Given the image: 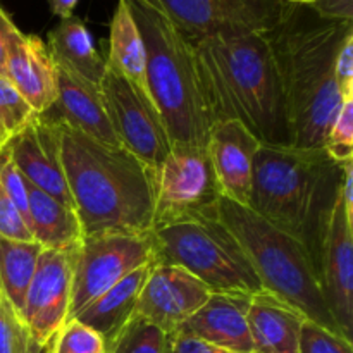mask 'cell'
Listing matches in <instances>:
<instances>
[{
	"mask_svg": "<svg viewBox=\"0 0 353 353\" xmlns=\"http://www.w3.org/2000/svg\"><path fill=\"white\" fill-rule=\"evenodd\" d=\"M353 31L352 21L321 17L309 6L293 3L268 38L288 112L292 147H324L345 100L334 81V59Z\"/></svg>",
	"mask_w": 353,
	"mask_h": 353,
	"instance_id": "cell-2",
	"label": "cell"
},
{
	"mask_svg": "<svg viewBox=\"0 0 353 353\" xmlns=\"http://www.w3.org/2000/svg\"><path fill=\"white\" fill-rule=\"evenodd\" d=\"M62 164L83 236L154 233L157 171L61 121Z\"/></svg>",
	"mask_w": 353,
	"mask_h": 353,
	"instance_id": "cell-3",
	"label": "cell"
},
{
	"mask_svg": "<svg viewBox=\"0 0 353 353\" xmlns=\"http://www.w3.org/2000/svg\"><path fill=\"white\" fill-rule=\"evenodd\" d=\"M0 183L28 226V181L10 159L7 147L0 152Z\"/></svg>",
	"mask_w": 353,
	"mask_h": 353,
	"instance_id": "cell-31",
	"label": "cell"
},
{
	"mask_svg": "<svg viewBox=\"0 0 353 353\" xmlns=\"http://www.w3.org/2000/svg\"><path fill=\"white\" fill-rule=\"evenodd\" d=\"M145 47L150 99L171 143L207 147L210 119L200 90L193 43L157 0H126Z\"/></svg>",
	"mask_w": 353,
	"mask_h": 353,
	"instance_id": "cell-5",
	"label": "cell"
},
{
	"mask_svg": "<svg viewBox=\"0 0 353 353\" xmlns=\"http://www.w3.org/2000/svg\"><path fill=\"white\" fill-rule=\"evenodd\" d=\"M110 124L123 148L154 171L171 152V138L154 103L141 99L119 74L107 69L100 81Z\"/></svg>",
	"mask_w": 353,
	"mask_h": 353,
	"instance_id": "cell-11",
	"label": "cell"
},
{
	"mask_svg": "<svg viewBox=\"0 0 353 353\" xmlns=\"http://www.w3.org/2000/svg\"><path fill=\"white\" fill-rule=\"evenodd\" d=\"M155 262L179 265L210 293H254L262 285L240 247L219 219L195 221L154 231Z\"/></svg>",
	"mask_w": 353,
	"mask_h": 353,
	"instance_id": "cell-7",
	"label": "cell"
},
{
	"mask_svg": "<svg viewBox=\"0 0 353 353\" xmlns=\"http://www.w3.org/2000/svg\"><path fill=\"white\" fill-rule=\"evenodd\" d=\"M78 2L79 0H48V6H50V10L55 16L61 17V19H65V17L72 16Z\"/></svg>",
	"mask_w": 353,
	"mask_h": 353,
	"instance_id": "cell-38",
	"label": "cell"
},
{
	"mask_svg": "<svg viewBox=\"0 0 353 353\" xmlns=\"http://www.w3.org/2000/svg\"><path fill=\"white\" fill-rule=\"evenodd\" d=\"M28 230L43 248L65 250L81 243L83 230L74 207L59 202L28 181Z\"/></svg>",
	"mask_w": 353,
	"mask_h": 353,
	"instance_id": "cell-23",
	"label": "cell"
},
{
	"mask_svg": "<svg viewBox=\"0 0 353 353\" xmlns=\"http://www.w3.org/2000/svg\"><path fill=\"white\" fill-rule=\"evenodd\" d=\"M0 236L21 241L33 240L26 223H24L23 216H21L19 210L16 209V205H14V202L10 200V196L7 195L2 183H0Z\"/></svg>",
	"mask_w": 353,
	"mask_h": 353,
	"instance_id": "cell-32",
	"label": "cell"
},
{
	"mask_svg": "<svg viewBox=\"0 0 353 353\" xmlns=\"http://www.w3.org/2000/svg\"><path fill=\"white\" fill-rule=\"evenodd\" d=\"M10 159L21 174L59 202L72 203L62 164L61 121L48 112L37 114L19 133L7 141Z\"/></svg>",
	"mask_w": 353,
	"mask_h": 353,
	"instance_id": "cell-13",
	"label": "cell"
},
{
	"mask_svg": "<svg viewBox=\"0 0 353 353\" xmlns=\"http://www.w3.org/2000/svg\"><path fill=\"white\" fill-rule=\"evenodd\" d=\"M155 262L154 233L83 236L72 281L68 321L137 269Z\"/></svg>",
	"mask_w": 353,
	"mask_h": 353,
	"instance_id": "cell-9",
	"label": "cell"
},
{
	"mask_svg": "<svg viewBox=\"0 0 353 353\" xmlns=\"http://www.w3.org/2000/svg\"><path fill=\"white\" fill-rule=\"evenodd\" d=\"M164 353H230L205 340L186 334L183 331H174L168 334Z\"/></svg>",
	"mask_w": 353,
	"mask_h": 353,
	"instance_id": "cell-34",
	"label": "cell"
},
{
	"mask_svg": "<svg viewBox=\"0 0 353 353\" xmlns=\"http://www.w3.org/2000/svg\"><path fill=\"white\" fill-rule=\"evenodd\" d=\"M210 296L200 279L179 265L155 262L141 288L134 316L171 334L188 321Z\"/></svg>",
	"mask_w": 353,
	"mask_h": 353,
	"instance_id": "cell-14",
	"label": "cell"
},
{
	"mask_svg": "<svg viewBox=\"0 0 353 353\" xmlns=\"http://www.w3.org/2000/svg\"><path fill=\"white\" fill-rule=\"evenodd\" d=\"M154 264L143 265V268L128 274L117 285L102 293L99 299L93 300L90 305L79 310L72 319L95 330L105 340L107 350H109V345L112 343L114 338L126 326L128 321L134 316L141 288H143L148 272Z\"/></svg>",
	"mask_w": 353,
	"mask_h": 353,
	"instance_id": "cell-21",
	"label": "cell"
},
{
	"mask_svg": "<svg viewBox=\"0 0 353 353\" xmlns=\"http://www.w3.org/2000/svg\"><path fill=\"white\" fill-rule=\"evenodd\" d=\"M17 324L19 321L14 316L12 309L0 295V353H14Z\"/></svg>",
	"mask_w": 353,
	"mask_h": 353,
	"instance_id": "cell-35",
	"label": "cell"
},
{
	"mask_svg": "<svg viewBox=\"0 0 353 353\" xmlns=\"http://www.w3.org/2000/svg\"><path fill=\"white\" fill-rule=\"evenodd\" d=\"M79 245L65 250L43 248L26 292L19 324L33 340L48 343L68 321Z\"/></svg>",
	"mask_w": 353,
	"mask_h": 353,
	"instance_id": "cell-12",
	"label": "cell"
},
{
	"mask_svg": "<svg viewBox=\"0 0 353 353\" xmlns=\"http://www.w3.org/2000/svg\"><path fill=\"white\" fill-rule=\"evenodd\" d=\"M7 141H9V140H7V137H6V134H3V131L0 130V152H2V148L6 147Z\"/></svg>",
	"mask_w": 353,
	"mask_h": 353,
	"instance_id": "cell-39",
	"label": "cell"
},
{
	"mask_svg": "<svg viewBox=\"0 0 353 353\" xmlns=\"http://www.w3.org/2000/svg\"><path fill=\"white\" fill-rule=\"evenodd\" d=\"M341 183L343 164L324 148L261 145L255 154L248 209L302 243L319 278Z\"/></svg>",
	"mask_w": 353,
	"mask_h": 353,
	"instance_id": "cell-4",
	"label": "cell"
},
{
	"mask_svg": "<svg viewBox=\"0 0 353 353\" xmlns=\"http://www.w3.org/2000/svg\"><path fill=\"white\" fill-rule=\"evenodd\" d=\"M192 41L214 34L269 33L290 12L288 0H157Z\"/></svg>",
	"mask_w": 353,
	"mask_h": 353,
	"instance_id": "cell-10",
	"label": "cell"
},
{
	"mask_svg": "<svg viewBox=\"0 0 353 353\" xmlns=\"http://www.w3.org/2000/svg\"><path fill=\"white\" fill-rule=\"evenodd\" d=\"M288 2H292V3H302V6H309V3H312L314 0H288Z\"/></svg>",
	"mask_w": 353,
	"mask_h": 353,
	"instance_id": "cell-40",
	"label": "cell"
},
{
	"mask_svg": "<svg viewBox=\"0 0 353 353\" xmlns=\"http://www.w3.org/2000/svg\"><path fill=\"white\" fill-rule=\"evenodd\" d=\"M299 353H353V347L345 338L324 330L312 321H305Z\"/></svg>",
	"mask_w": 353,
	"mask_h": 353,
	"instance_id": "cell-30",
	"label": "cell"
},
{
	"mask_svg": "<svg viewBox=\"0 0 353 353\" xmlns=\"http://www.w3.org/2000/svg\"><path fill=\"white\" fill-rule=\"evenodd\" d=\"M48 50L55 64L100 86L107 71L105 59L97 52L93 38L79 17H65L48 33Z\"/></svg>",
	"mask_w": 353,
	"mask_h": 353,
	"instance_id": "cell-24",
	"label": "cell"
},
{
	"mask_svg": "<svg viewBox=\"0 0 353 353\" xmlns=\"http://www.w3.org/2000/svg\"><path fill=\"white\" fill-rule=\"evenodd\" d=\"M334 81L343 100H353V31L347 34L334 59Z\"/></svg>",
	"mask_w": 353,
	"mask_h": 353,
	"instance_id": "cell-33",
	"label": "cell"
},
{
	"mask_svg": "<svg viewBox=\"0 0 353 353\" xmlns=\"http://www.w3.org/2000/svg\"><path fill=\"white\" fill-rule=\"evenodd\" d=\"M219 221L247 254L262 290L299 309L307 321L341 336L324 302L312 259L302 243L271 226L252 209L224 196L219 202Z\"/></svg>",
	"mask_w": 353,
	"mask_h": 353,
	"instance_id": "cell-6",
	"label": "cell"
},
{
	"mask_svg": "<svg viewBox=\"0 0 353 353\" xmlns=\"http://www.w3.org/2000/svg\"><path fill=\"white\" fill-rule=\"evenodd\" d=\"M6 76L37 114L48 112L54 107L57 65L40 37L14 31L7 52Z\"/></svg>",
	"mask_w": 353,
	"mask_h": 353,
	"instance_id": "cell-17",
	"label": "cell"
},
{
	"mask_svg": "<svg viewBox=\"0 0 353 353\" xmlns=\"http://www.w3.org/2000/svg\"><path fill=\"white\" fill-rule=\"evenodd\" d=\"M168 334L140 316H133L119 331L107 353H164Z\"/></svg>",
	"mask_w": 353,
	"mask_h": 353,
	"instance_id": "cell-26",
	"label": "cell"
},
{
	"mask_svg": "<svg viewBox=\"0 0 353 353\" xmlns=\"http://www.w3.org/2000/svg\"><path fill=\"white\" fill-rule=\"evenodd\" d=\"M248 293H210L207 302L176 331L205 340L230 353H254L248 331Z\"/></svg>",
	"mask_w": 353,
	"mask_h": 353,
	"instance_id": "cell-19",
	"label": "cell"
},
{
	"mask_svg": "<svg viewBox=\"0 0 353 353\" xmlns=\"http://www.w3.org/2000/svg\"><path fill=\"white\" fill-rule=\"evenodd\" d=\"M14 353H50V341L48 343H40V341L33 340L28 334V331L21 324H17Z\"/></svg>",
	"mask_w": 353,
	"mask_h": 353,
	"instance_id": "cell-37",
	"label": "cell"
},
{
	"mask_svg": "<svg viewBox=\"0 0 353 353\" xmlns=\"http://www.w3.org/2000/svg\"><path fill=\"white\" fill-rule=\"evenodd\" d=\"M41 252L43 247L34 240L21 241L0 236V295L9 303L17 321Z\"/></svg>",
	"mask_w": 353,
	"mask_h": 353,
	"instance_id": "cell-25",
	"label": "cell"
},
{
	"mask_svg": "<svg viewBox=\"0 0 353 353\" xmlns=\"http://www.w3.org/2000/svg\"><path fill=\"white\" fill-rule=\"evenodd\" d=\"M107 343L95 330L76 319L59 327L50 340V353H107Z\"/></svg>",
	"mask_w": 353,
	"mask_h": 353,
	"instance_id": "cell-27",
	"label": "cell"
},
{
	"mask_svg": "<svg viewBox=\"0 0 353 353\" xmlns=\"http://www.w3.org/2000/svg\"><path fill=\"white\" fill-rule=\"evenodd\" d=\"M210 126L243 124L268 147H292L288 112L268 33L214 34L192 41Z\"/></svg>",
	"mask_w": 353,
	"mask_h": 353,
	"instance_id": "cell-1",
	"label": "cell"
},
{
	"mask_svg": "<svg viewBox=\"0 0 353 353\" xmlns=\"http://www.w3.org/2000/svg\"><path fill=\"white\" fill-rule=\"evenodd\" d=\"M254 353H299L305 316L272 293H254L248 307Z\"/></svg>",
	"mask_w": 353,
	"mask_h": 353,
	"instance_id": "cell-20",
	"label": "cell"
},
{
	"mask_svg": "<svg viewBox=\"0 0 353 353\" xmlns=\"http://www.w3.org/2000/svg\"><path fill=\"white\" fill-rule=\"evenodd\" d=\"M319 283L341 336L353 343V223L345 214L341 196H338L324 241Z\"/></svg>",
	"mask_w": 353,
	"mask_h": 353,
	"instance_id": "cell-15",
	"label": "cell"
},
{
	"mask_svg": "<svg viewBox=\"0 0 353 353\" xmlns=\"http://www.w3.org/2000/svg\"><path fill=\"white\" fill-rule=\"evenodd\" d=\"M324 150L333 161H353V100H345L324 140Z\"/></svg>",
	"mask_w": 353,
	"mask_h": 353,
	"instance_id": "cell-29",
	"label": "cell"
},
{
	"mask_svg": "<svg viewBox=\"0 0 353 353\" xmlns=\"http://www.w3.org/2000/svg\"><path fill=\"white\" fill-rule=\"evenodd\" d=\"M16 24L9 17V14L0 7V76H6L7 52H9V41L12 33L16 31ZM7 78V76H6Z\"/></svg>",
	"mask_w": 353,
	"mask_h": 353,
	"instance_id": "cell-36",
	"label": "cell"
},
{
	"mask_svg": "<svg viewBox=\"0 0 353 353\" xmlns=\"http://www.w3.org/2000/svg\"><path fill=\"white\" fill-rule=\"evenodd\" d=\"M34 116L37 112L17 92L16 86L6 76H0V130L7 140L19 133Z\"/></svg>",
	"mask_w": 353,
	"mask_h": 353,
	"instance_id": "cell-28",
	"label": "cell"
},
{
	"mask_svg": "<svg viewBox=\"0 0 353 353\" xmlns=\"http://www.w3.org/2000/svg\"><path fill=\"white\" fill-rule=\"evenodd\" d=\"M105 64L107 69L119 74L141 99L154 103L148 92L147 72H145L143 40L126 0H117L110 21V48Z\"/></svg>",
	"mask_w": 353,
	"mask_h": 353,
	"instance_id": "cell-22",
	"label": "cell"
},
{
	"mask_svg": "<svg viewBox=\"0 0 353 353\" xmlns=\"http://www.w3.org/2000/svg\"><path fill=\"white\" fill-rule=\"evenodd\" d=\"M50 112H55V117L68 128L99 143L123 147L110 124L100 86L61 65H57V100Z\"/></svg>",
	"mask_w": 353,
	"mask_h": 353,
	"instance_id": "cell-18",
	"label": "cell"
},
{
	"mask_svg": "<svg viewBox=\"0 0 353 353\" xmlns=\"http://www.w3.org/2000/svg\"><path fill=\"white\" fill-rule=\"evenodd\" d=\"M259 147L261 143L254 134L236 121H223L210 126L207 152L224 199L248 207Z\"/></svg>",
	"mask_w": 353,
	"mask_h": 353,
	"instance_id": "cell-16",
	"label": "cell"
},
{
	"mask_svg": "<svg viewBox=\"0 0 353 353\" xmlns=\"http://www.w3.org/2000/svg\"><path fill=\"white\" fill-rule=\"evenodd\" d=\"M223 199L207 147L174 143L157 174L154 231L219 219Z\"/></svg>",
	"mask_w": 353,
	"mask_h": 353,
	"instance_id": "cell-8",
	"label": "cell"
}]
</instances>
